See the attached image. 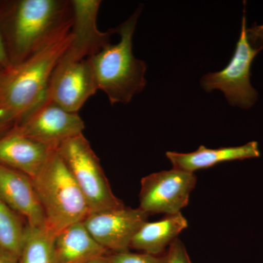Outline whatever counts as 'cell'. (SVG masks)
Returning a JSON list of instances; mask_svg holds the SVG:
<instances>
[{
    "label": "cell",
    "mask_w": 263,
    "mask_h": 263,
    "mask_svg": "<svg viewBox=\"0 0 263 263\" xmlns=\"http://www.w3.org/2000/svg\"><path fill=\"white\" fill-rule=\"evenodd\" d=\"M72 8L66 0L0 3V31L11 65H18L70 30Z\"/></svg>",
    "instance_id": "cell-1"
},
{
    "label": "cell",
    "mask_w": 263,
    "mask_h": 263,
    "mask_svg": "<svg viewBox=\"0 0 263 263\" xmlns=\"http://www.w3.org/2000/svg\"><path fill=\"white\" fill-rule=\"evenodd\" d=\"M71 40L70 29L18 65L0 68V123L14 124L46 99L52 74Z\"/></svg>",
    "instance_id": "cell-2"
},
{
    "label": "cell",
    "mask_w": 263,
    "mask_h": 263,
    "mask_svg": "<svg viewBox=\"0 0 263 263\" xmlns=\"http://www.w3.org/2000/svg\"><path fill=\"white\" fill-rule=\"evenodd\" d=\"M141 10L139 7L115 29L120 36L119 43H108L89 58L98 91L107 95L111 105L130 103L146 86V64L137 59L133 52V34Z\"/></svg>",
    "instance_id": "cell-3"
},
{
    "label": "cell",
    "mask_w": 263,
    "mask_h": 263,
    "mask_svg": "<svg viewBox=\"0 0 263 263\" xmlns=\"http://www.w3.org/2000/svg\"><path fill=\"white\" fill-rule=\"evenodd\" d=\"M42 205L46 227L55 235L89 215L86 198L57 149L50 153L39 174L32 179Z\"/></svg>",
    "instance_id": "cell-4"
},
{
    "label": "cell",
    "mask_w": 263,
    "mask_h": 263,
    "mask_svg": "<svg viewBox=\"0 0 263 263\" xmlns=\"http://www.w3.org/2000/svg\"><path fill=\"white\" fill-rule=\"evenodd\" d=\"M263 48V25L248 29L245 10L241 31L233 57L223 70L205 74L200 84L207 92L220 90L233 106L249 109L257 102L258 93L251 84V67Z\"/></svg>",
    "instance_id": "cell-5"
},
{
    "label": "cell",
    "mask_w": 263,
    "mask_h": 263,
    "mask_svg": "<svg viewBox=\"0 0 263 263\" xmlns=\"http://www.w3.org/2000/svg\"><path fill=\"white\" fill-rule=\"evenodd\" d=\"M57 151L82 192L91 213L124 206L112 191L98 156L83 133L63 142Z\"/></svg>",
    "instance_id": "cell-6"
},
{
    "label": "cell",
    "mask_w": 263,
    "mask_h": 263,
    "mask_svg": "<svg viewBox=\"0 0 263 263\" xmlns=\"http://www.w3.org/2000/svg\"><path fill=\"white\" fill-rule=\"evenodd\" d=\"M196 183L194 173L174 167L148 175L141 180L139 209L148 216L181 213Z\"/></svg>",
    "instance_id": "cell-7"
},
{
    "label": "cell",
    "mask_w": 263,
    "mask_h": 263,
    "mask_svg": "<svg viewBox=\"0 0 263 263\" xmlns=\"http://www.w3.org/2000/svg\"><path fill=\"white\" fill-rule=\"evenodd\" d=\"M13 127L33 141L57 149L63 142L83 133L85 124L78 114L67 111L46 98Z\"/></svg>",
    "instance_id": "cell-8"
},
{
    "label": "cell",
    "mask_w": 263,
    "mask_h": 263,
    "mask_svg": "<svg viewBox=\"0 0 263 263\" xmlns=\"http://www.w3.org/2000/svg\"><path fill=\"white\" fill-rule=\"evenodd\" d=\"M98 91L89 58L77 62L60 60L52 74L46 98L67 111L78 114Z\"/></svg>",
    "instance_id": "cell-9"
},
{
    "label": "cell",
    "mask_w": 263,
    "mask_h": 263,
    "mask_svg": "<svg viewBox=\"0 0 263 263\" xmlns=\"http://www.w3.org/2000/svg\"><path fill=\"white\" fill-rule=\"evenodd\" d=\"M148 214L138 209L123 206L91 212L83 221L97 242L109 253L130 249L133 237L147 219Z\"/></svg>",
    "instance_id": "cell-10"
},
{
    "label": "cell",
    "mask_w": 263,
    "mask_h": 263,
    "mask_svg": "<svg viewBox=\"0 0 263 263\" xmlns=\"http://www.w3.org/2000/svg\"><path fill=\"white\" fill-rule=\"evenodd\" d=\"M72 40L60 61L77 62L89 58L110 43L115 29L101 32L98 27L100 0H71Z\"/></svg>",
    "instance_id": "cell-11"
},
{
    "label": "cell",
    "mask_w": 263,
    "mask_h": 263,
    "mask_svg": "<svg viewBox=\"0 0 263 263\" xmlns=\"http://www.w3.org/2000/svg\"><path fill=\"white\" fill-rule=\"evenodd\" d=\"M0 197L29 226H46V218L32 178L0 164Z\"/></svg>",
    "instance_id": "cell-12"
},
{
    "label": "cell",
    "mask_w": 263,
    "mask_h": 263,
    "mask_svg": "<svg viewBox=\"0 0 263 263\" xmlns=\"http://www.w3.org/2000/svg\"><path fill=\"white\" fill-rule=\"evenodd\" d=\"M53 150L19 133L14 127L0 138V164L34 179Z\"/></svg>",
    "instance_id": "cell-13"
},
{
    "label": "cell",
    "mask_w": 263,
    "mask_h": 263,
    "mask_svg": "<svg viewBox=\"0 0 263 263\" xmlns=\"http://www.w3.org/2000/svg\"><path fill=\"white\" fill-rule=\"evenodd\" d=\"M260 151L257 142L251 141L242 146L208 148L200 146L190 153L167 152L166 157L174 168L194 173L198 170L207 169L221 162L257 158Z\"/></svg>",
    "instance_id": "cell-14"
},
{
    "label": "cell",
    "mask_w": 263,
    "mask_h": 263,
    "mask_svg": "<svg viewBox=\"0 0 263 263\" xmlns=\"http://www.w3.org/2000/svg\"><path fill=\"white\" fill-rule=\"evenodd\" d=\"M53 248L55 263H86L109 253L91 236L83 221L57 233Z\"/></svg>",
    "instance_id": "cell-15"
},
{
    "label": "cell",
    "mask_w": 263,
    "mask_h": 263,
    "mask_svg": "<svg viewBox=\"0 0 263 263\" xmlns=\"http://www.w3.org/2000/svg\"><path fill=\"white\" fill-rule=\"evenodd\" d=\"M188 221L181 213L166 215L160 220L146 221L132 240L130 249L152 255H162L183 230Z\"/></svg>",
    "instance_id": "cell-16"
},
{
    "label": "cell",
    "mask_w": 263,
    "mask_h": 263,
    "mask_svg": "<svg viewBox=\"0 0 263 263\" xmlns=\"http://www.w3.org/2000/svg\"><path fill=\"white\" fill-rule=\"evenodd\" d=\"M54 238L46 226L27 224L18 263H55Z\"/></svg>",
    "instance_id": "cell-17"
},
{
    "label": "cell",
    "mask_w": 263,
    "mask_h": 263,
    "mask_svg": "<svg viewBox=\"0 0 263 263\" xmlns=\"http://www.w3.org/2000/svg\"><path fill=\"white\" fill-rule=\"evenodd\" d=\"M25 228L18 214L0 197V247L19 257Z\"/></svg>",
    "instance_id": "cell-18"
},
{
    "label": "cell",
    "mask_w": 263,
    "mask_h": 263,
    "mask_svg": "<svg viewBox=\"0 0 263 263\" xmlns=\"http://www.w3.org/2000/svg\"><path fill=\"white\" fill-rule=\"evenodd\" d=\"M110 263H167L166 252L162 255H152L143 253H135L129 250L112 252L107 254Z\"/></svg>",
    "instance_id": "cell-19"
},
{
    "label": "cell",
    "mask_w": 263,
    "mask_h": 263,
    "mask_svg": "<svg viewBox=\"0 0 263 263\" xmlns=\"http://www.w3.org/2000/svg\"><path fill=\"white\" fill-rule=\"evenodd\" d=\"M167 263H193L186 247L179 238L172 242L166 251Z\"/></svg>",
    "instance_id": "cell-20"
},
{
    "label": "cell",
    "mask_w": 263,
    "mask_h": 263,
    "mask_svg": "<svg viewBox=\"0 0 263 263\" xmlns=\"http://www.w3.org/2000/svg\"><path fill=\"white\" fill-rule=\"evenodd\" d=\"M11 66L8 53H7L6 48H5L3 35H2L1 31H0V68H9Z\"/></svg>",
    "instance_id": "cell-21"
},
{
    "label": "cell",
    "mask_w": 263,
    "mask_h": 263,
    "mask_svg": "<svg viewBox=\"0 0 263 263\" xmlns=\"http://www.w3.org/2000/svg\"><path fill=\"white\" fill-rule=\"evenodd\" d=\"M16 254L0 247V263H18Z\"/></svg>",
    "instance_id": "cell-22"
},
{
    "label": "cell",
    "mask_w": 263,
    "mask_h": 263,
    "mask_svg": "<svg viewBox=\"0 0 263 263\" xmlns=\"http://www.w3.org/2000/svg\"><path fill=\"white\" fill-rule=\"evenodd\" d=\"M13 124H2L0 123V138L6 134L13 127Z\"/></svg>",
    "instance_id": "cell-23"
},
{
    "label": "cell",
    "mask_w": 263,
    "mask_h": 263,
    "mask_svg": "<svg viewBox=\"0 0 263 263\" xmlns=\"http://www.w3.org/2000/svg\"><path fill=\"white\" fill-rule=\"evenodd\" d=\"M86 263H110V261L108 260V257H107V255L103 256V257H98V258H95L91 259V260L89 261V262Z\"/></svg>",
    "instance_id": "cell-24"
}]
</instances>
